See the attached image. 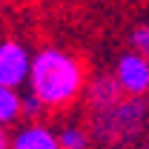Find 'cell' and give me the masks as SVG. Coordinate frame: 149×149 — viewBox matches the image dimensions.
<instances>
[{"label":"cell","mask_w":149,"mask_h":149,"mask_svg":"<svg viewBox=\"0 0 149 149\" xmlns=\"http://www.w3.org/2000/svg\"><path fill=\"white\" fill-rule=\"evenodd\" d=\"M89 74L83 60L63 46H43L32 55L26 89L46 106V112H63L74 106L86 92Z\"/></svg>","instance_id":"cell-1"},{"label":"cell","mask_w":149,"mask_h":149,"mask_svg":"<svg viewBox=\"0 0 149 149\" xmlns=\"http://www.w3.org/2000/svg\"><path fill=\"white\" fill-rule=\"evenodd\" d=\"M89 129L103 146H129L149 129V103L138 95H120L115 103L89 112Z\"/></svg>","instance_id":"cell-2"},{"label":"cell","mask_w":149,"mask_h":149,"mask_svg":"<svg viewBox=\"0 0 149 149\" xmlns=\"http://www.w3.org/2000/svg\"><path fill=\"white\" fill-rule=\"evenodd\" d=\"M32 69V52L17 37H3L0 40V83L3 86H26Z\"/></svg>","instance_id":"cell-3"},{"label":"cell","mask_w":149,"mask_h":149,"mask_svg":"<svg viewBox=\"0 0 149 149\" xmlns=\"http://www.w3.org/2000/svg\"><path fill=\"white\" fill-rule=\"evenodd\" d=\"M112 74L126 95H138V97L149 95V57L141 55L138 49H129L118 57Z\"/></svg>","instance_id":"cell-4"},{"label":"cell","mask_w":149,"mask_h":149,"mask_svg":"<svg viewBox=\"0 0 149 149\" xmlns=\"http://www.w3.org/2000/svg\"><path fill=\"white\" fill-rule=\"evenodd\" d=\"M9 149H63L57 129L43 120H26L17 123L9 135Z\"/></svg>","instance_id":"cell-5"},{"label":"cell","mask_w":149,"mask_h":149,"mask_svg":"<svg viewBox=\"0 0 149 149\" xmlns=\"http://www.w3.org/2000/svg\"><path fill=\"white\" fill-rule=\"evenodd\" d=\"M123 95V89L118 86V80H115V74H95L92 80L86 83V92H83V103H86V112L92 109H103V106H109L115 103L118 97Z\"/></svg>","instance_id":"cell-6"},{"label":"cell","mask_w":149,"mask_h":149,"mask_svg":"<svg viewBox=\"0 0 149 149\" xmlns=\"http://www.w3.org/2000/svg\"><path fill=\"white\" fill-rule=\"evenodd\" d=\"M23 120V95L15 86L0 83V126H17Z\"/></svg>","instance_id":"cell-7"},{"label":"cell","mask_w":149,"mask_h":149,"mask_svg":"<svg viewBox=\"0 0 149 149\" xmlns=\"http://www.w3.org/2000/svg\"><path fill=\"white\" fill-rule=\"evenodd\" d=\"M60 146L63 149H95V135L89 129V123H63L57 129Z\"/></svg>","instance_id":"cell-8"},{"label":"cell","mask_w":149,"mask_h":149,"mask_svg":"<svg viewBox=\"0 0 149 149\" xmlns=\"http://www.w3.org/2000/svg\"><path fill=\"white\" fill-rule=\"evenodd\" d=\"M129 43H132V49H138L141 55H146V57H149V20L132 29V35H129Z\"/></svg>","instance_id":"cell-9"},{"label":"cell","mask_w":149,"mask_h":149,"mask_svg":"<svg viewBox=\"0 0 149 149\" xmlns=\"http://www.w3.org/2000/svg\"><path fill=\"white\" fill-rule=\"evenodd\" d=\"M43 112H46V106L35 95H23V120H37V118H43Z\"/></svg>","instance_id":"cell-10"},{"label":"cell","mask_w":149,"mask_h":149,"mask_svg":"<svg viewBox=\"0 0 149 149\" xmlns=\"http://www.w3.org/2000/svg\"><path fill=\"white\" fill-rule=\"evenodd\" d=\"M0 149H9V132H6V126H0Z\"/></svg>","instance_id":"cell-11"},{"label":"cell","mask_w":149,"mask_h":149,"mask_svg":"<svg viewBox=\"0 0 149 149\" xmlns=\"http://www.w3.org/2000/svg\"><path fill=\"white\" fill-rule=\"evenodd\" d=\"M138 149H149V141H143V143H141V146H138Z\"/></svg>","instance_id":"cell-12"},{"label":"cell","mask_w":149,"mask_h":149,"mask_svg":"<svg viewBox=\"0 0 149 149\" xmlns=\"http://www.w3.org/2000/svg\"><path fill=\"white\" fill-rule=\"evenodd\" d=\"M109 149H126V146H109Z\"/></svg>","instance_id":"cell-13"}]
</instances>
